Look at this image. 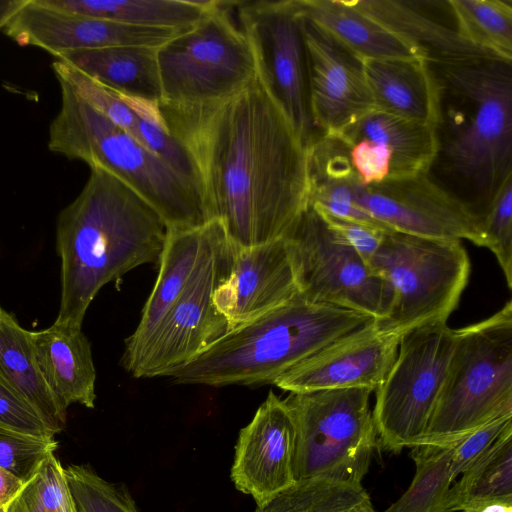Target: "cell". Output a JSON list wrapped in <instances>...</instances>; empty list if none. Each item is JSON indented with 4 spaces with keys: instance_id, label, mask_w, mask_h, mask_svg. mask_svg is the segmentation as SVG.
<instances>
[{
    "instance_id": "obj_33",
    "label": "cell",
    "mask_w": 512,
    "mask_h": 512,
    "mask_svg": "<svg viewBox=\"0 0 512 512\" xmlns=\"http://www.w3.org/2000/svg\"><path fill=\"white\" fill-rule=\"evenodd\" d=\"M2 512H77L65 468L54 454L23 483Z\"/></svg>"
},
{
    "instance_id": "obj_30",
    "label": "cell",
    "mask_w": 512,
    "mask_h": 512,
    "mask_svg": "<svg viewBox=\"0 0 512 512\" xmlns=\"http://www.w3.org/2000/svg\"><path fill=\"white\" fill-rule=\"evenodd\" d=\"M457 442V441H456ZM456 442L411 447L415 475L406 492L383 512H450L451 460Z\"/></svg>"
},
{
    "instance_id": "obj_11",
    "label": "cell",
    "mask_w": 512,
    "mask_h": 512,
    "mask_svg": "<svg viewBox=\"0 0 512 512\" xmlns=\"http://www.w3.org/2000/svg\"><path fill=\"white\" fill-rule=\"evenodd\" d=\"M299 294L307 300L384 319L390 284L324 221L310 204L282 237Z\"/></svg>"
},
{
    "instance_id": "obj_4",
    "label": "cell",
    "mask_w": 512,
    "mask_h": 512,
    "mask_svg": "<svg viewBox=\"0 0 512 512\" xmlns=\"http://www.w3.org/2000/svg\"><path fill=\"white\" fill-rule=\"evenodd\" d=\"M353 310L307 300L300 294L259 318L229 330L172 372L178 384H274L293 366L371 322Z\"/></svg>"
},
{
    "instance_id": "obj_1",
    "label": "cell",
    "mask_w": 512,
    "mask_h": 512,
    "mask_svg": "<svg viewBox=\"0 0 512 512\" xmlns=\"http://www.w3.org/2000/svg\"><path fill=\"white\" fill-rule=\"evenodd\" d=\"M159 109L193 163L209 219L233 249L282 238L311 204L309 145L257 76L222 102Z\"/></svg>"
},
{
    "instance_id": "obj_12",
    "label": "cell",
    "mask_w": 512,
    "mask_h": 512,
    "mask_svg": "<svg viewBox=\"0 0 512 512\" xmlns=\"http://www.w3.org/2000/svg\"><path fill=\"white\" fill-rule=\"evenodd\" d=\"M238 26L251 47L262 87L310 145L308 69L301 17L295 0L233 1Z\"/></svg>"
},
{
    "instance_id": "obj_3",
    "label": "cell",
    "mask_w": 512,
    "mask_h": 512,
    "mask_svg": "<svg viewBox=\"0 0 512 512\" xmlns=\"http://www.w3.org/2000/svg\"><path fill=\"white\" fill-rule=\"evenodd\" d=\"M168 228L157 212L112 174L91 169L58 215L61 297L55 323L82 328L99 290L128 271L159 262Z\"/></svg>"
},
{
    "instance_id": "obj_13",
    "label": "cell",
    "mask_w": 512,
    "mask_h": 512,
    "mask_svg": "<svg viewBox=\"0 0 512 512\" xmlns=\"http://www.w3.org/2000/svg\"><path fill=\"white\" fill-rule=\"evenodd\" d=\"M231 246L226 234L203 260L189 284L157 330L125 369L134 377L169 376L194 359L229 331L213 302V294L226 276Z\"/></svg>"
},
{
    "instance_id": "obj_42",
    "label": "cell",
    "mask_w": 512,
    "mask_h": 512,
    "mask_svg": "<svg viewBox=\"0 0 512 512\" xmlns=\"http://www.w3.org/2000/svg\"><path fill=\"white\" fill-rule=\"evenodd\" d=\"M475 512H512V503H493L483 506Z\"/></svg>"
},
{
    "instance_id": "obj_9",
    "label": "cell",
    "mask_w": 512,
    "mask_h": 512,
    "mask_svg": "<svg viewBox=\"0 0 512 512\" xmlns=\"http://www.w3.org/2000/svg\"><path fill=\"white\" fill-rule=\"evenodd\" d=\"M368 388L290 393L295 481L324 478L362 484L376 444Z\"/></svg>"
},
{
    "instance_id": "obj_35",
    "label": "cell",
    "mask_w": 512,
    "mask_h": 512,
    "mask_svg": "<svg viewBox=\"0 0 512 512\" xmlns=\"http://www.w3.org/2000/svg\"><path fill=\"white\" fill-rule=\"evenodd\" d=\"M57 446L55 437L32 435L0 425V467L23 483L54 454Z\"/></svg>"
},
{
    "instance_id": "obj_28",
    "label": "cell",
    "mask_w": 512,
    "mask_h": 512,
    "mask_svg": "<svg viewBox=\"0 0 512 512\" xmlns=\"http://www.w3.org/2000/svg\"><path fill=\"white\" fill-rule=\"evenodd\" d=\"M59 10L150 28L189 29L215 0H42Z\"/></svg>"
},
{
    "instance_id": "obj_27",
    "label": "cell",
    "mask_w": 512,
    "mask_h": 512,
    "mask_svg": "<svg viewBox=\"0 0 512 512\" xmlns=\"http://www.w3.org/2000/svg\"><path fill=\"white\" fill-rule=\"evenodd\" d=\"M341 142L365 139L384 145L392 157L389 179L428 174L437 153L435 128L374 109L340 136Z\"/></svg>"
},
{
    "instance_id": "obj_16",
    "label": "cell",
    "mask_w": 512,
    "mask_h": 512,
    "mask_svg": "<svg viewBox=\"0 0 512 512\" xmlns=\"http://www.w3.org/2000/svg\"><path fill=\"white\" fill-rule=\"evenodd\" d=\"M186 30L127 25L59 10L42 0H27L2 31L21 46H35L55 57L109 47L159 48Z\"/></svg>"
},
{
    "instance_id": "obj_14",
    "label": "cell",
    "mask_w": 512,
    "mask_h": 512,
    "mask_svg": "<svg viewBox=\"0 0 512 512\" xmlns=\"http://www.w3.org/2000/svg\"><path fill=\"white\" fill-rule=\"evenodd\" d=\"M356 204L390 231L428 238L468 240L485 247L481 217L429 175L387 179L354 187Z\"/></svg>"
},
{
    "instance_id": "obj_32",
    "label": "cell",
    "mask_w": 512,
    "mask_h": 512,
    "mask_svg": "<svg viewBox=\"0 0 512 512\" xmlns=\"http://www.w3.org/2000/svg\"><path fill=\"white\" fill-rule=\"evenodd\" d=\"M255 512H376L362 484L324 478L296 481Z\"/></svg>"
},
{
    "instance_id": "obj_37",
    "label": "cell",
    "mask_w": 512,
    "mask_h": 512,
    "mask_svg": "<svg viewBox=\"0 0 512 512\" xmlns=\"http://www.w3.org/2000/svg\"><path fill=\"white\" fill-rule=\"evenodd\" d=\"M512 423V414L499 416L459 439L451 460L453 482L478 461Z\"/></svg>"
},
{
    "instance_id": "obj_36",
    "label": "cell",
    "mask_w": 512,
    "mask_h": 512,
    "mask_svg": "<svg viewBox=\"0 0 512 512\" xmlns=\"http://www.w3.org/2000/svg\"><path fill=\"white\" fill-rule=\"evenodd\" d=\"M485 247L496 257L509 289H512V178L481 216Z\"/></svg>"
},
{
    "instance_id": "obj_34",
    "label": "cell",
    "mask_w": 512,
    "mask_h": 512,
    "mask_svg": "<svg viewBox=\"0 0 512 512\" xmlns=\"http://www.w3.org/2000/svg\"><path fill=\"white\" fill-rule=\"evenodd\" d=\"M77 512H139L123 484L111 483L86 465L65 468Z\"/></svg>"
},
{
    "instance_id": "obj_21",
    "label": "cell",
    "mask_w": 512,
    "mask_h": 512,
    "mask_svg": "<svg viewBox=\"0 0 512 512\" xmlns=\"http://www.w3.org/2000/svg\"><path fill=\"white\" fill-rule=\"evenodd\" d=\"M32 340L41 374L58 401L66 409L75 403L94 408L96 370L82 328L54 322L46 329L32 331Z\"/></svg>"
},
{
    "instance_id": "obj_40",
    "label": "cell",
    "mask_w": 512,
    "mask_h": 512,
    "mask_svg": "<svg viewBox=\"0 0 512 512\" xmlns=\"http://www.w3.org/2000/svg\"><path fill=\"white\" fill-rule=\"evenodd\" d=\"M23 482L0 467V512L13 499L22 487Z\"/></svg>"
},
{
    "instance_id": "obj_18",
    "label": "cell",
    "mask_w": 512,
    "mask_h": 512,
    "mask_svg": "<svg viewBox=\"0 0 512 512\" xmlns=\"http://www.w3.org/2000/svg\"><path fill=\"white\" fill-rule=\"evenodd\" d=\"M295 425L284 399L270 391L239 432L230 478L262 506L293 485Z\"/></svg>"
},
{
    "instance_id": "obj_7",
    "label": "cell",
    "mask_w": 512,
    "mask_h": 512,
    "mask_svg": "<svg viewBox=\"0 0 512 512\" xmlns=\"http://www.w3.org/2000/svg\"><path fill=\"white\" fill-rule=\"evenodd\" d=\"M392 288L387 316L378 328L401 338L427 325L446 324L470 275L460 240L386 232L369 262Z\"/></svg>"
},
{
    "instance_id": "obj_24",
    "label": "cell",
    "mask_w": 512,
    "mask_h": 512,
    "mask_svg": "<svg viewBox=\"0 0 512 512\" xmlns=\"http://www.w3.org/2000/svg\"><path fill=\"white\" fill-rule=\"evenodd\" d=\"M157 49L147 46L109 47L70 51L54 58L123 96L160 103L162 92Z\"/></svg>"
},
{
    "instance_id": "obj_15",
    "label": "cell",
    "mask_w": 512,
    "mask_h": 512,
    "mask_svg": "<svg viewBox=\"0 0 512 512\" xmlns=\"http://www.w3.org/2000/svg\"><path fill=\"white\" fill-rule=\"evenodd\" d=\"M299 14L313 126L322 132V136L336 138L375 109L362 59L316 23Z\"/></svg>"
},
{
    "instance_id": "obj_20",
    "label": "cell",
    "mask_w": 512,
    "mask_h": 512,
    "mask_svg": "<svg viewBox=\"0 0 512 512\" xmlns=\"http://www.w3.org/2000/svg\"><path fill=\"white\" fill-rule=\"evenodd\" d=\"M224 235V228L218 220L195 229L168 230L158 262L156 282L144 305L137 328L125 341L122 358L124 367L142 352L203 260Z\"/></svg>"
},
{
    "instance_id": "obj_17",
    "label": "cell",
    "mask_w": 512,
    "mask_h": 512,
    "mask_svg": "<svg viewBox=\"0 0 512 512\" xmlns=\"http://www.w3.org/2000/svg\"><path fill=\"white\" fill-rule=\"evenodd\" d=\"M399 341L371 322L293 366L274 384L290 393L343 388L374 392L396 358Z\"/></svg>"
},
{
    "instance_id": "obj_31",
    "label": "cell",
    "mask_w": 512,
    "mask_h": 512,
    "mask_svg": "<svg viewBox=\"0 0 512 512\" xmlns=\"http://www.w3.org/2000/svg\"><path fill=\"white\" fill-rule=\"evenodd\" d=\"M454 26L469 43L512 62L511 0H447Z\"/></svg>"
},
{
    "instance_id": "obj_29",
    "label": "cell",
    "mask_w": 512,
    "mask_h": 512,
    "mask_svg": "<svg viewBox=\"0 0 512 512\" xmlns=\"http://www.w3.org/2000/svg\"><path fill=\"white\" fill-rule=\"evenodd\" d=\"M493 503H512V423L449 490L450 512H475Z\"/></svg>"
},
{
    "instance_id": "obj_38",
    "label": "cell",
    "mask_w": 512,
    "mask_h": 512,
    "mask_svg": "<svg viewBox=\"0 0 512 512\" xmlns=\"http://www.w3.org/2000/svg\"><path fill=\"white\" fill-rule=\"evenodd\" d=\"M0 425L43 437H55L38 411L0 380Z\"/></svg>"
},
{
    "instance_id": "obj_43",
    "label": "cell",
    "mask_w": 512,
    "mask_h": 512,
    "mask_svg": "<svg viewBox=\"0 0 512 512\" xmlns=\"http://www.w3.org/2000/svg\"><path fill=\"white\" fill-rule=\"evenodd\" d=\"M461 512H469V511H461Z\"/></svg>"
},
{
    "instance_id": "obj_2",
    "label": "cell",
    "mask_w": 512,
    "mask_h": 512,
    "mask_svg": "<svg viewBox=\"0 0 512 512\" xmlns=\"http://www.w3.org/2000/svg\"><path fill=\"white\" fill-rule=\"evenodd\" d=\"M438 89L437 153L428 172L482 216L512 178V62L429 63Z\"/></svg>"
},
{
    "instance_id": "obj_19",
    "label": "cell",
    "mask_w": 512,
    "mask_h": 512,
    "mask_svg": "<svg viewBox=\"0 0 512 512\" xmlns=\"http://www.w3.org/2000/svg\"><path fill=\"white\" fill-rule=\"evenodd\" d=\"M298 294L289 253L280 238L249 248L231 247L229 270L215 289L213 302L231 330L288 303Z\"/></svg>"
},
{
    "instance_id": "obj_8",
    "label": "cell",
    "mask_w": 512,
    "mask_h": 512,
    "mask_svg": "<svg viewBox=\"0 0 512 512\" xmlns=\"http://www.w3.org/2000/svg\"><path fill=\"white\" fill-rule=\"evenodd\" d=\"M232 5L233 1L215 0L198 23L157 49L161 104H216L256 77L253 53L231 17Z\"/></svg>"
},
{
    "instance_id": "obj_5",
    "label": "cell",
    "mask_w": 512,
    "mask_h": 512,
    "mask_svg": "<svg viewBox=\"0 0 512 512\" xmlns=\"http://www.w3.org/2000/svg\"><path fill=\"white\" fill-rule=\"evenodd\" d=\"M57 80L60 108L48 131L52 153L112 174L149 204L168 230L195 229L211 221L192 183L87 104L66 81Z\"/></svg>"
},
{
    "instance_id": "obj_39",
    "label": "cell",
    "mask_w": 512,
    "mask_h": 512,
    "mask_svg": "<svg viewBox=\"0 0 512 512\" xmlns=\"http://www.w3.org/2000/svg\"><path fill=\"white\" fill-rule=\"evenodd\" d=\"M315 209L327 225L369 264L386 232L356 221L335 217L317 208Z\"/></svg>"
},
{
    "instance_id": "obj_23",
    "label": "cell",
    "mask_w": 512,
    "mask_h": 512,
    "mask_svg": "<svg viewBox=\"0 0 512 512\" xmlns=\"http://www.w3.org/2000/svg\"><path fill=\"white\" fill-rule=\"evenodd\" d=\"M362 13L407 41L429 63L495 58L478 49L456 30L424 13L415 2L351 0ZM497 59V58H496Z\"/></svg>"
},
{
    "instance_id": "obj_41",
    "label": "cell",
    "mask_w": 512,
    "mask_h": 512,
    "mask_svg": "<svg viewBox=\"0 0 512 512\" xmlns=\"http://www.w3.org/2000/svg\"><path fill=\"white\" fill-rule=\"evenodd\" d=\"M27 0H0V30L18 12Z\"/></svg>"
},
{
    "instance_id": "obj_6",
    "label": "cell",
    "mask_w": 512,
    "mask_h": 512,
    "mask_svg": "<svg viewBox=\"0 0 512 512\" xmlns=\"http://www.w3.org/2000/svg\"><path fill=\"white\" fill-rule=\"evenodd\" d=\"M512 414V301L456 329V343L435 410L420 444H451Z\"/></svg>"
},
{
    "instance_id": "obj_26",
    "label": "cell",
    "mask_w": 512,
    "mask_h": 512,
    "mask_svg": "<svg viewBox=\"0 0 512 512\" xmlns=\"http://www.w3.org/2000/svg\"><path fill=\"white\" fill-rule=\"evenodd\" d=\"M0 380L29 402L50 429L59 433L66 423V408L47 386L36 361L32 331L0 307Z\"/></svg>"
},
{
    "instance_id": "obj_25",
    "label": "cell",
    "mask_w": 512,
    "mask_h": 512,
    "mask_svg": "<svg viewBox=\"0 0 512 512\" xmlns=\"http://www.w3.org/2000/svg\"><path fill=\"white\" fill-rule=\"evenodd\" d=\"M296 4L304 17L361 59H424L416 48L362 13L350 1L296 0Z\"/></svg>"
},
{
    "instance_id": "obj_10",
    "label": "cell",
    "mask_w": 512,
    "mask_h": 512,
    "mask_svg": "<svg viewBox=\"0 0 512 512\" xmlns=\"http://www.w3.org/2000/svg\"><path fill=\"white\" fill-rule=\"evenodd\" d=\"M456 329L427 325L400 338L398 352L376 391V434L388 451L422 442L441 393Z\"/></svg>"
},
{
    "instance_id": "obj_22",
    "label": "cell",
    "mask_w": 512,
    "mask_h": 512,
    "mask_svg": "<svg viewBox=\"0 0 512 512\" xmlns=\"http://www.w3.org/2000/svg\"><path fill=\"white\" fill-rule=\"evenodd\" d=\"M375 109L435 128L438 89L422 58L362 59Z\"/></svg>"
}]
</instances>
